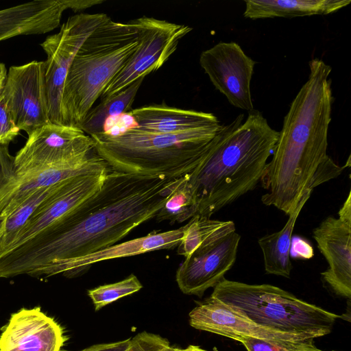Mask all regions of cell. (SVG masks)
<instances>
[{"instance_id":"22","label":"cell","mask_w":351,"mask_h":351,"mask_svg":"<svg viewBox=\"0 0 351 351\" xmlns=\"http://www.w3.org/2000/svg\"><path fill=\"white\" fill-rule=\"evenodd\" d=\"M311 193L312 191L304 193L295 210L289 215L287 223L280 230L266 234L258 240L267 274L290 277L293 267L290 258L292 233L297 219Z\"/></svg>"},{"instance_id":"34","label":"cell","mask_w":351,"mask_h":351,"mask_svg":"<svg viewBox=\"0 0 351 351\" xmlns=\"http://www.w3.org/2000/svg\"><path fill=\"white\" fill-rule=\"evenodd\" d=\"M176 351H206V350L202 349L199 346L190 345L184 349L176 348Z\"/></svg>"},{"instance_id":"14","label":"cell","mask_w":351,"mask_h":351,"mask_svg":"<svg viewBox=\"0 0 351 351\" xmlns=\"http://www.w3.org/2000/svg\"><path fill=\"white\" fill-rule=\"evenodd\" d=\"M110 170L77 175L58 182L6 252L31 240L95 195L101 189Z\"/></svg>"},{"instance_id":"29","label":"cell","mask_w":351,"mask_h":351,"mask_svg":"<svg viewBox=\"0 0 351 351\" xmlns=\"http://www.w3.org/2000/svg\"><path fill=\"white\" fill-rule=\"evenodd\" d=\"M169 346L167 339L144 331L131 338L130 346L125 351H162Z\"/></svg>"},{"instance_id":"28","label":"cell","mask_w":351,"mask_h":351,"mask_svg":"<svg viewBox=\"0 0 351 351\" xmlns=\"http://www.w3.org/2000/svg\"><path fill=\"white\" fill-rule=\"evenodd\" d=\"M313 340H276L248 336H241L236 339L245 347L247 351H321L315 347Z\"/></svg>"},{"instance_id":"24","label":"cell","mask_w":351,"mask_h":351,"mask_svg":"<svg viewBox=\"0 0 351 351\" xmlns=\"http://www.w3.org/2000/svg\"><path fill=\"white\" fill-rule=\"evenodd\" d=\"M234 231H236V226L232 221H219L205 216L195 215L187 223L177 252L186 258L198 247Z\"/></svg>"},{"instance_id":"18","label":"cell","mask_w":351,"mask_h":351,"mask_svg":"<svg viewBox=\"0 0 351 351\" xmlns=\"http://www.w3.org/2000/svg\"><path fill=\"white\" fill-rule=\"evenodd\" d=\"M86 8L84 0H35L0 10V41L19 35L40 34L59 26L67 9Z\"/></svg>"},{"instance_id":"3","label":"cell","mask_w":351,"mask_h":351,"mask_svg":"<svg viewBox=\"0 0 351 351\" xmlns=\"http://www.w3.org/2000/svg\"><path fill=\"white\" fill-rule=\"evenodd\" d=\"M221 125L203 158L185 175L196 215L214 213L253 190L261 181L279 132L258 110Z\"/></svg>"},{"instance_id":"12","label":"cell","mask_w":351,"mask_h":351,"mask_svg":"<svg viewBox=\"0 0 351 351\" xmlns=\"http://www.w3.org/2000/svg\"><path fill=\"white\" fill-rule=\"evenodd\" d=\"M199 64L210 82L233 106L254 110L250 82L256 62L234 42H220L202 52Z\"/></svg>"},{"instance_id":"9","label":"cell","mask_w":351,"mask_h":351,"mask_svg":"<svg viewBox=\"0 0 351 351\" xmlns=\"http://www.w3.org/2000/svg\"><path fill=\"white\" fill-rule=\"evenodd\" d=\"M8 145H0V215L5 217L36 191L66 178L86 173H101L110 168L94 149L77 162L15 171Z\"/></svg>"},{"instance_id":"36","label":"cell","mask_w":351,"mask_h":351,"mask_svg":"<svg viewBox=\"0 0 351 351\" xmlns=\"http://www.w3.org/2000/svg\"><path fill=\"white\" fill-rule=\"evenodd\" d=\"M4 219H5V217L1 215H0V230H1V227L3 226Z\"/></svg>"},{"instance_id":"4","label":"cell","mask_w":351,"mask_h":351,"mask_svg":"<svg viewBox=\"0 0 351 351\" xmlns=\"http://www.w3.org/2000/svg\"><path fill=\"white\" fill-rule=\"evenodd\" d=\"M222 125L182 134L136 127L119 135H91L97 154L116 171L179 178L189 173L210 148Z\"/></svg>"},{"instance_id":"11","label":"cell","mask_w":351,"mask_h":351,"mask_svg":"<svg viewBox=\"0 0 351 351\" xmlns=\"http://www.w3.org/2000/svg\"><path fill=\"white\" fill-rule=\"evenodd\" d=\"M1 97L16 125L28 136L51 123L44 61L11 66Z\"/></svg>"},{"instance_id":"33","label":"cell","mask_w":351,"mask_h":351,"mask_svg":"<svg viewBox=\"0 0 351 351\" xmlns=\"http://www.w3.org/2000/svg\"><path fill=\"white\" fill-rule=\"evenodd\" d=\"M7 75L8 73L5 64L3 63H0V97L5 84Z\"/></svg>"},{"instance_id":"27","label":"cell","mask_w":351,"mask_h":351,"mask_svg":"<svg viewBox=\"0 0 351 351\" xmlns=\"http://www.w3.org/2000/svg\"><path fill=\"white\" fill-rule=\"evenodd\" d=\"M142 287L138 278L131 274L121 281L88 290V295L93 301L95 311H98L119 298L140 291Z\"/></svg>"},{"instance_id":"15","label":"cell","mask_w":351,"mask_h":351,"mask_svg":"<svg viewBox=\"0 0 351 351\" xmlns=\"http://www.w3.org/2000/svg\"><path fill=\"white\" fill-rule=\"evenodd\" d=\"M317 246L328 264L322 279L337 295L351 297V217H326L313 229Z\"/></svg>"},{"instance_id":"31","label":"cell","mask_w":351,"mask_h":351,"mask_svg":"<svg viewBox=\"0 0 351 351\" xmlns=\"http://www.w3.org/2000/svg\"><path fill=\"white\" fill-rule=\"evenodd\" d=\"M136 126L132 116L126 112L108 118L104 123L103 132L112 136L119 135Z\"/></svg>"},{"instance_id":"25","label":"cell","mask_w":351,"mask_h":351,"mask_svg":"<svg viewBox=\"0 0 351 351\" xmlns=\"http://www.w3.org/2000/svg\"><path fill=\"white\" fill-rule=\"evenodd\" d=\"M57 184L36 191L5 217L0 230V256L11 247L36 210L51 194Z\"/></svg>"},{"instance_id":"21","label":"cell","mask_w":351,"mask_h":351,"mask_svg":"<svg viewBox=\"0 0 351 351\" xmlns=\"http://www.w3.org/2000/svg\"><path fill=\"white\" fill-rule=\"evenodd\" d=\"M350 3V0H245L243 16L258 19L328 14Z\"/></svg>"},{"instance_id":"35","label":"cell","mask_w":351,"mask_h":351,"mask_svg":"<svg viewBox=\"0 0 351 351\" xmlns=\"http://www.w3.org/2000/svg\"><path fill=\"white\" fill-rule=\"evenodd\" d=\"M162 351H176V348L171 347L169 346L168 347L163 349Z\"/></svg>"},{"instance_id":"2","label":"cell","mask_w":351,"mask_h":351,"mask_svg":"<svg viewBox=\"0 0 351 351\" xmlns=\"http://www.w3.org/2000/svg\"><path fill=\"white\" fill-rule=\"evenodd\" d=\"M308 66V78L291 103L261 181L267 190L262 202L288 216L305 192L336 178L344 168L327 154L334 101L329 78L332 69L318 58Z\"/></svg>"},{"instance_id":"17","label":"cell","mask_w":351,"mask_h":351,"mask_svg":"<svg viewBox=\"0 0 351 351\" xmlns=\"http://www.w3.org/2000/svg\"><path fill=\"white\" fill-rule=\"evenodd\" d=\"M186 227L187 223L175 230L152 232L146 236L114 244L81 257L56 262L35 272L32 276L47 278L62 274L73 277L99 262L175 248L180 244Z\"/></svg>"},{"instance_id":"6","label":"cell","mask_w":351,"mask_h":351,"mask_svg":"<svg viewBox=\"0 0 351 351\" xmlns=\"http://www.w3.org/2000/svg\"><path fill=\"white\" fill-rule=\"evenodd\" d=\"M210 296L261 327L306 339L329 334L339 317L267 284L248 285L224 278Z\"/></svg>"},{"instance_id":"5","label":"cell","mask_w":351,"mask_h":351,"mask_svg":"<svg viewBox=\"0 0 351 351\" xmlns=\"http://www.w3.org/2000/svg\"><path fill=\"white\" fill-rule=\"evenodd\" d=\"M138 45L132 21L108 16L85 39L71 64L61 108L64 125L80 128L93 105L123 69Z\"/></svg>"},{"instance_id":"19","label":"cell","mask_w":351,"mask_h":351,"mask_svg":"<svg viewBox=\"0 0 351 351\" xmlns=\"http://www.w3.org/2000/svg\"><path fill=\"white\" fill-rule=\"evenodd\" d=\"M189 324L196 329L234 340L241 336L288 341L308 339L261 327L212 296L199 302L189 313Z\"/></svg>"},{"instance_id":"23","label":"cell","mask_w":351,"mask_h":351,"mask_svg":"<svg viewBox=\"0 0 351 351\" xmlns=\"http://www.w3.org/2000/svg\"><path fill=\"white\" fill-rule=\"evenodd\" d=\"M144 78L141 77L121 91L101 99L99 105L90 109L79 128L89 136L103 132L108 118L126 113L131 109Z\"/></svg>"},{"instance_id":"7","label":"cell","mask_w":351,"mask_h":351,"mask_svg":"<svg viewBox=\"0 0 351 351\" xmlns=\"http://www.w3.org/2000/svg\"><path fill=\"white\" fill-rule=\"evenodd\" d=\"M138 45L123 69L101 95L104 99L130 86L136 80L160 69L176 50L180 40L192 28L153 17L142 16L132 21Z\"/></svg>"},{"instance_id":"8","label":"cell","mask_w":351,"mask_h":351,"mask_svg":"<svg viewBox=\"0 0 351 351\" xmlns=\"http://www.w3.org/2000/svg\"><path fill=\"white\" fill-rule=\"evenodd\" d=\"M107 17L103 13L71 16L61 25L58 33L47 36L40 44L47 54L45 81L51 123L64 125L62 94L71 64L85 39Z\"/></svg>"},{"instance_id":"1","label":"cell","mask_w":351,"mask_h":351,"mask_svg":"<svg viewBox=\"0 0 351 351\" xmlns=\"http://www.w3.org/2000/svg\"><path fill=\"white\" fill-rule=\"evenodd\" d=\"M181 180L110 170L92 197L31 240L0 256V278L35 272L116 244L154 217Z\"/></svg>"},{"instance_id":"10","label":"cell","mask_w":351,"mask_h":351,"mask_svg":"<svg viewBox=\"0 0 351 351\" xmlns=\"http://www.w3.org/2000/svg\"><path fill=\"white\" fill-rule=\"evenodd\" d=\"M94 149L93 138L80 128L49 123L28 136L14 157L13 168L22 171L72 164Z\"/></svg>"},{"instance_id":"30","label":"cell","mask_w":351,"mask_h":351,"mask_svg":"<svg viewBox=\"0 0 351 351\" xmlns=\"http://www.w3.org/2000/svg\"><path fill=\"white\" fill-rule=\"evenodd\" d=\"M20 130L12 120L2 97H0V145H8Z\"/></svg>"},{"instance_id":"16","label":"cell","mask_w":351,"mask_h":351,"mask_svg":"<svg viewBox=\"0 0 351 351\" xmlns=\"http://www.w3.org/2000/svg\"><path fill=\"white\" fill-rule=\"evenodd\" d=\"M65 339L61 326L40 307L11 315L0 332V351H60Z\"/></svg>"},{"instance_id":"13","label":"cell","mask_w":351,"mask_h":351,"mask_svg":"<svg viewBox=\"0 0 351 351\" xmlns=\"http://www.w3.org/2000/svg\"><path fill=\"white\" fill-rule=\"evenodd\" d=\"M241 236L234 231L196 249L178 267L176 279L180 289L201 297L224 279L237 258Z\"/></svg>"},{"instance_id":"32","label":"cell","mask_w":351,"mask_h":351,"mask_svg":"<svg viewBox=\"0 0 351 351\" xmlns=\"http://www.w3.org/2000/svg\"><path fill=\"white\" fill-rule=\"evenodd\" d=\"M130 343L131 338L114 343L94 345L82 351H125Z\"/></svg>"},{"instance_id":"20","label":"cell","mask_w":351,"mask_h":351,"mask_svg":"<svg viewBox=\"0 0 351 351\" xmlns=\"http://www.w3.org/2000/svg\"><path fill=\"white\" fill-rule=\"evenodd\" d=\"M139 130L160 134H182L219 125L213 113L184 110L164 104L143 106L131 110Z\"/></svg>"},{"instance_id":"26","label":"cell","mask_w":351,"mask_h":351,"mask_svg":"<svg viewBox=\"0 0 351 351\" xmlns=\"http://www.w3.org/2000/svg\"><path fill=\"white\" fill-rule=\"evenodd\" d=\"M195 215V201L184 176L155 217L158 222L167 220L174 223L184 222Z\"/></svg>"},{"instance_id":"37","label":"cell","mask_w":351,"mask_h":351,"mask_svg":"<svg viewBox=\"0 0 351 351\" xmlns=\"http://www.w3.org/2000/svg\"><path fill=\"white\" fill-rule=\"evenodd\" d=\"M321 351H323V350H321Z\"/></svg>"}]
</instances>
